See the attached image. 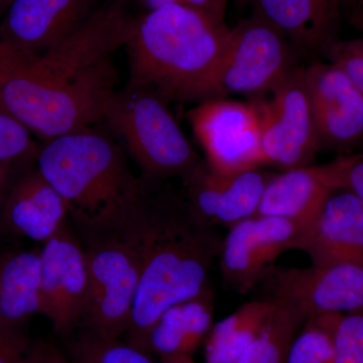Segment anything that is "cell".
<instances>
[{
  "mask_svg": "<svg viewBox=\"0 0 363 363\" xmlns=\"http://www.w3.org/2000/svg\"><path fill=\"white\" fill-rule=\"evenodd\" d=\"M161 360L162 363H196L190 357H169Z\"/></svg>",
  "mask_w": 363,
  "mask_h": 363,
  "instance_id": "cell-34",
  "label": "cell"
},
{
  "mask_svg": "<svg viewBox=\"0 0 363 363\" xmlns=\"http://www.w3.org/2000/svg\"><path fill=\"white\" fill-rule=\"evenodd\" d=\"M274 304L267 298L241 306L212 326L205 340L207 363H235L266 324Z\"/></svg>",
  "mask_w": 363,
  "mask_h": 363,
  "instance_id": "cell-22",
  "label": "cell"
},
{
  "mask_svg": "<svg viewBox=\"0 0 363 363\" xmlns=\"http://www.w3.org/2000/svg\"><path fill=\"white\" fill-rule=\"evenodd\" d=\"M13 169L14 167L11 164L0 162V212H1L6 196L13 184V178H11Z\"/></svg>",
  "mask_w": 363,
  "mask_h": 363,
  "instance_id": "cell-33",
  "label": "cell"
},
{
  "mask_svg": "<svg viewBox=\"0 0 363 363\" xmlns=\"http://www.w3.org/2000/svg\"><path fill=\"white\" fill-rule=\"evenodd\" d=\"M340 315L307 320L294 339L286 363H335L334 333Z\"/></svg>",
  "mask_w": 363,
  "mask_h": 363,
  "instance_id": "cell-24",
  "label": "cell"
},
{
  "mask_svg": "<svg viewBox=\"0 0 363 363\" xmlns=\"http://www.w3.org/2000/svg\"><path fill=\"white\" fill-rule=\"evenodd\" d=\"M295 66L290 40L269 21L253 13L231 28L215 73L211 98L231 94L250 99L272 89Z\"/></svg>",
  "mask_w": 363,
  "mask_h": 363,
  "instance_id": "cell-7",
  "label": "cell"
},
{
  "mask_svg": "<svg viewBox=\"0 0 363 363\" xmlns=\"http://www.w3.org/2000/svg\"><path fill=\"white\" fill-rule=\"evenodd\" d=\"M99 0H13L0 26V42L44 54L96 11Z\"/></svg>",
  "mask_w": 363,
  "mask_h": 363,
  "instance_id": "cell-15",
  "label": "cell"
},
{
  "mask_svg": "<svg viewBox=\"0 0 363 363\" xmlns=\"http://www.w3.org/2000/svg\"><path fill=\"white\" fill-rule=\"evenodd\" d=\"M30 350L25 334L0 333V363H30Z\"/></svg>",
  "mask_w": 363,
  "mask_h": 363,
  "instance_id": "cell-30",
  "label": "cell"
},
{
  "mask_svg": "<svg viewBox=\"0 0 363 363\" xmlns=\"http://www.w3.org/2000/svg\"><path fill=\"white\" fill-rule=\"evenodd\" d=\"M140 208L123 225L85 236L82 243L88 296L81 325L99 337L119 339L130 326L143 269Z\"/></svg>",
  "mask_w": 363,
  "mask_h": 363,
  "instance_id": "cell-6",
  "label": "cell"
},
{
  "mask_svg": "<svg viewBox=\"0 0 363 363\" xmlns=\"http://www.w3.org/2000/svg\"><path fill=\"white\" fill-rule=\"evenodd\" d=\"M338 191L331 162L309 164L274 174L267 183L255 216H272L296 222L307 230Z\"/></svg>",
  "mask_w": 363,
  "mask_h": 363,
  "instance_id": "cell-17",
  "label": "cell"
},
{
  "mask_svg": "<svg viewBox=\"0 0 363 363\" xmlns=\"http://www.w3.org/2000/svg\"><path fill=\"white\" fill-rule=\"evenodd\" d=\"M71 363H152L149 353L121 342L85 331L72 346Z\"/></svg>",
  "mask_w": 363,
  "mask_h": 363,
  "instance_id": "cell-25",
  "label": "cell"
},
{
  "mask_svg": "<svg viewBox=\"0 0 363 363\" xmlns=\"http://www.w3.org/2000/svg\"><path fill=\"white\" fill-rule=\"evenodd\" d=\"M30 363H71L56 348L47 344L32 346Z\"/></svg>",
  "mask_w": 363,
  "mask_h": 363,
  "instance_id": "cell-31",
  "label": "cell"
},
{
  "mask_svg": "<svg viewBox=\"0 0 363 363\" xmlns=\"http://www.w3.org/2000/svg\"><path fill=\"white\" fill-rule=\"evenodd\" d=\"M118 85L113 63L77 81L40 70L30 52L0 42V109L43 142L96 125Z\"/></svg>",
  "mask_w": 363,
  "mask_h": 363,
  "instance_id": "cell-4",
  "label": "cell"
},
{
  "mask_svg": "<svg viewBox=\"0 0 363 363\" xmlns=\"http://www.w3.org/2000/svg\"><path fill=\"white\" fill-rule=\"evenodd\" d=\"M227 0L201 6H162L138 16L125 45L128 84L156 93L166 102L211 98L212 82L231 28Z\"/></svg>",
  "mask_w": 363,
  "mask_h": 363,
  "instance_id": "cell-2",
  "label": "cell"
},
{
  "mask_svg": "<svg viewBox=\"0 0 363 363\" xmlns=\"http://www.w3.org/2000/svg\"><path fill=\"white\" fill-rule=\"evenodd\" d=\"M212 0H135L138 4H140L147 11H155V9H161L162 6H201L210 4Z\"/></svg>",
  "mask_w": 363,
  "mask_h": 363,
  "instance_id": "cell-32",
  "label": "cell"
},
{
  "mask_svg": "<svg viewBox=\"0 0 363 363\" xmlns=\"http://www.w3.org/2000/svg\"><path fill=\"white\" fill-rule=\"evenodd\" d=\"M39 147L26 126L0 109V162L16 167L35 161Z\"/></svg>",
  "mask_w": 363,
  "mask_h": 363,
  "instance_id": "cell-26",
  "label": "cell"
},
{
  "mask_svg": "<svg viewBox=\"0 0 363 363\" xmlns=\"http://www.w3.org/2000/svg\"><path fill=\"white\" fill-rule=\"evenodd\" d=\"M363 16V0H355L354 18Z\"/></svg>",
  "mask_w": 363,
  "mask_h": 363,
  "instance_id": "cell-35",
  "label": "cell"
},
{
  "mask_svg": "<svg viewBox=\"0 0 363 363\" xmlns=\"http://www.w3.org/2000/svg\"><path fill=\"white\" fill-rule=\"evenodd\" d=\"M252 6L253 13L269 21L298 47L324 51L336 40L339 0H253Z\"/></svg>",
  "mask_w": 363,
  "mask_h": 363,
  "instance_id": "cell-19",
  "label": "cell"
},
{
  "mask_svg": "<svg viewBox=\"0 0 363 363\" xmlns=\"http://www.w3.org/2000/svg\"><path fill=\"white\" fill-rule=\"evenodd\" d=\"M339 2H340L341 6H342L348 4H355V0H339Z\"/></svg>",
  "mask_w": 363,
  "mask_h": 363,
  "instance_id": "cell-38",
  "label": "cell"
},
{
  "mask_svg": "<svg viewBox=\"0 0 363 363\" xmlns=\"http://www.w3.org/2000/svg\"><path fill=\"white\" fill-rule=\"evenodd\" d=\"M35 164L84 236L123 225L142 205L145 185L130 171L121 145L99 123L44 142Z\"/></svg>",
  "mask_w": 363,
  "mask_h": 363,
  "instance_id": "cell-3",
  "label": "cell"
},
{
  "mask_svg": "<svg viewBox=\"0 0 363 363\" xmlns=\"http://www.w3.org/2000/svg\"><path fill=\"white\" fill-rule=\"evenodd\" d=\"M161 184H145L142 274L125 333V342L147 353L150 331L162 313L210 290L223 242L183 195L162 191Z\"/></svg>",
  "mask_w": 363,
  "mask_h": 363,
  "instance_id": "cell-1",
  "label": "cell"
},
{
  "mask_svg": "<svg viewBox=\"0 0 363 363\" xmlns=\"http://www.w3.org/2000/svg\"><path fill=\"white\" fill-rule=\"evenodd\" d=\"M334 343L335 363H363V309L340 315Z\"/></svg>",
  "mask_w": 363,
  "mask_h": 363,
  "instance_id": "cell-27",
  "label": "cell"
},
{
  "mask_svg": "<svg viewBox=\"0 0 363 363\" xmlns=\"http://www.w3.org/2000/svg\"><path fill=\"white\" fill-rule=\"evenodd\" d=\"M331 164L338 191H348L363 201V152L340 157Z\"/></svg>",
  "mask_w": 363,
  "mask_h": 363,
  "instance_id": "cell-29",
  "label": "cell"
},
{
  "mask_svg": "<svg viewBox=\"0 0 363 363\" xmlns=\"http://www.w3.org/2000/svg\"><path fill=\"white\" fill-rule=\"evenodd\" d=\"M320 149L345 150L363 140V96L339 67L314 63L305 68Z\"/></svg>",
  "mask_w": 363,
  "mask_h": 363,
  "instance_id": "cell-14",
  "label": "cell"
},
{
  "mask_svg": "<svg viewBox=\"0 0 363 363\" xmlns=\"http://www.w3.org/2000/svg\"><path fill=\"white\" fill-rule=\"evenodd\" d=\"M212 326L213 295L209 290L162 313L150 331L147 350L157 353L161 359L192 357Z\"/></svg>",
  "mask_w": 363,
  "mask_h": 363,
  "instance_id": "cell-21",
  "label": "cell"
},
{
  "mask_svg": "<svg viewBox=\"0 0 363 363\" xmlns=\"http://www.w3.org/2000/svg\"><path fill=\"white\" fill-rule=\"evenodd\" d=\"M274 176L259 168L224 174L201 162L181 179L182 195L204 220L229 230L257 215L264 189Z\"/></svg>",
  "mask_w": 363,
  "mask_h": 363,
  "instance_id": "cell-13",
  "label": "cell"
},
{
  "mask_svg": "<svg viewBox=\"0 0 363 363\" xmlns=\"http://www.w3.org/2000/svg\"><path fill=\"white\" fill-rule=\"evenodd\" d=\"M40 257V315L55 332L69 335L80 327L88 296L84 248L68 225L43 243Z\"/></svg>",
  "mask_w": 363,
  "mask_h": 363,
  "instance_id": "cell-12",
  "label": "cell"
},
{
  "mask_svg": "<svg viewBox=\"0 0 363 363\" xmlns=\"http://www.w3.org/2000/svg\"><path fill=\"white\" fill-rule=\"evenodd\" d=\"M102 123L142 169L143 183L184 178L202 162L156 93L128 85L117 89Z\"/></svg>",
  "mask_w": 363,
  "mask_h": 363,
  "instance_id": "cell-5",
  "label": "cell"
},
{
  "mask_svg": "<svg viewBox=\"0 0 363 363\" xmlns=\"http://www.w3.org/2000/svg\"><path fill=\"white\" fill-rule=\"evenodd\" d=\"M11 2H13V0H0V13L6 11L7 9L11 6Z\"/></svg>",
  "mask_w": 363,
  "mask_h": 363,
  "instance_id": "cell-36",
  "label": "cell"
},
{
  "mask_svg": "<svg viewBox=\"0 0 363 363\" xmlns=\"http://www.w3.org/2000/svg\"><path fill=\"white\" fill-rule=\"evenodd\" d=\"M304 323L293 312L274 304L262 331L235 363H286L294 339Z\"/></svg>",
  "mask_w": 363,
  "mask_h": 363,
  "instance_id": "cell-23",
  "label": "cell"
},
{
  "mask_svg": "<svg viewBox=\"0 0 363 363\" xmlns=\"http://www.w3.org/2000/svg\"><path fill=\"white\" fill-rule=\"evenodd\" d=\"M267 300L307 321L363 309V267L352 264L272 267L259 284Z\"/></svg>",
  "mask_w": 363,
  "mask_h": 363,
  "instance_id": "cell-9",
  "label": "cell"
},
{
  "mask_svg": "<svg viewBox=\"0 0 363 363\" xmlns=\"http://www.w3.org/2000/svg\"><path fill=\"white\" fill-rule=\"evenodd\" d=\"M40 312V250L0 255V333L25 334L26 324Z\"/></svg>",
  "mask_w": 363,
  "mask_h": 363,
  "instance_id": "cell-20",
  "label": "cell"
},
{
  "mask_svg": "<svg viewBox=\"0 0 363 363\" xmlns=\"http://www.w3.org/2000/svg\"><path fill=\"white\" fill-rule=\"evenodd\" d=\"M355 21H357V23H359L360 28H362V30H363V16L355 18Z\"/></svg>",
  "mask_w": 363,
  "mask_h": 363,
  "instance_id": "cell-39",
  "label": "cell"
},
{
  "mask_svg": "<svg viewBox=\"0 0 363 363\" xmlns=\"http://www.w3.org/2000/svg\"><path fill=\"white\" fill-rule=\"evenodd\" d=\"M302 226L285 218L253 216L229 229L219 259L222 279L234 292L247 294L259 285L286 250H297Z\"/></svg>",
  "mask_w": 363,
  "mask_h": 363,
  "instance_id": "cell-11",
  "label": "cell"
},
{
  "mask_svg": "<svg viewBox=\"0 0 363 363\" xmlns=\"http://www.w3.org/2000/svg\"><path fill=\"white\" fill-rule=\"evenodd\" d=\"M250 101L259 112L264 164L283 171L312 164L320 145L305 68L296 67L272 89Z\"/></svg>",
  "mask_w": 363,
  "mask_h": 363,
  "instance_id": "cell-8",
  "label": "cell"
},
{
  "mask_svg": "<svg viewBox=\"0 0 363 363\" xmlns=\"http://www.w3.org/2000/svg\"><path fill=\"white\" fill-rule=\"evenodd\" d=\"M297 250L312 264H352L363 267V201L336 191L325 203L313 225L303 233Z\"/></svg>",
  "mask_w": 363,
  "mask_h": 363,
  "instance_id": "cell-16",
  "label": "cell"
},
{
  "mask_svg": "<svg viewBox=\"0 0 363 363\" xmlns=\"http://www.w3.org/2000/svg\"><path fill=\"white\" fill-rule=\"evenodd\" d=\"M323 52L330 63L350 77L363 96V39L334 40Z\"/></svg>",
  "mask_w": 363,
  "mask_h": 363,
  "instance_id": "cell-28",
  "label": "cell"
},
{
  "mask_svg": "<svg viewBox=\"0 0 363 363\" xmlns=\"http://www.w3.org/2000/svg\"><path fill=\"white\" fill-rule=\"evenodd\" d=\"M187 118L214 171L238 173L264 164L262 124L252 102L208 99L190 109Z\"/></svg>",
  "mask_w": 363,
  "mask_h": 363,
  "instance_id": "cell-10",
  "label": "cell"
},
{
  "mask_svg": "<svg viewBox=\"0 0 363 363\" xmlns=\"http://www.w3.org/2000/svg\"><path fill=\"white\" fill-rule=\"evenodd\" d=\"M253 0H238V4H240V6H247V4H252Z\"/></svg>",
  "mask_w": 363,
  "mask_h": 363,
  "instance_id": "cell-37",
  "label": "cell"
},
{
  "mask_svg": "<svg viewBox=\"0 0 363 363\" xmlns=\"http://www.w3.org/2000/svg\"><path fill=\"white\" fill-rule=\"evenodd\" d=\"M68 207L39 169H28L13 182L0 212L2 223L14 234L45 243L64 228Z\"/></svg>",
  "mask_w": 363,
  "mask_h": 363,
  "instance_id": "cell-18",
  "label": "cell"
}]
</instances>
